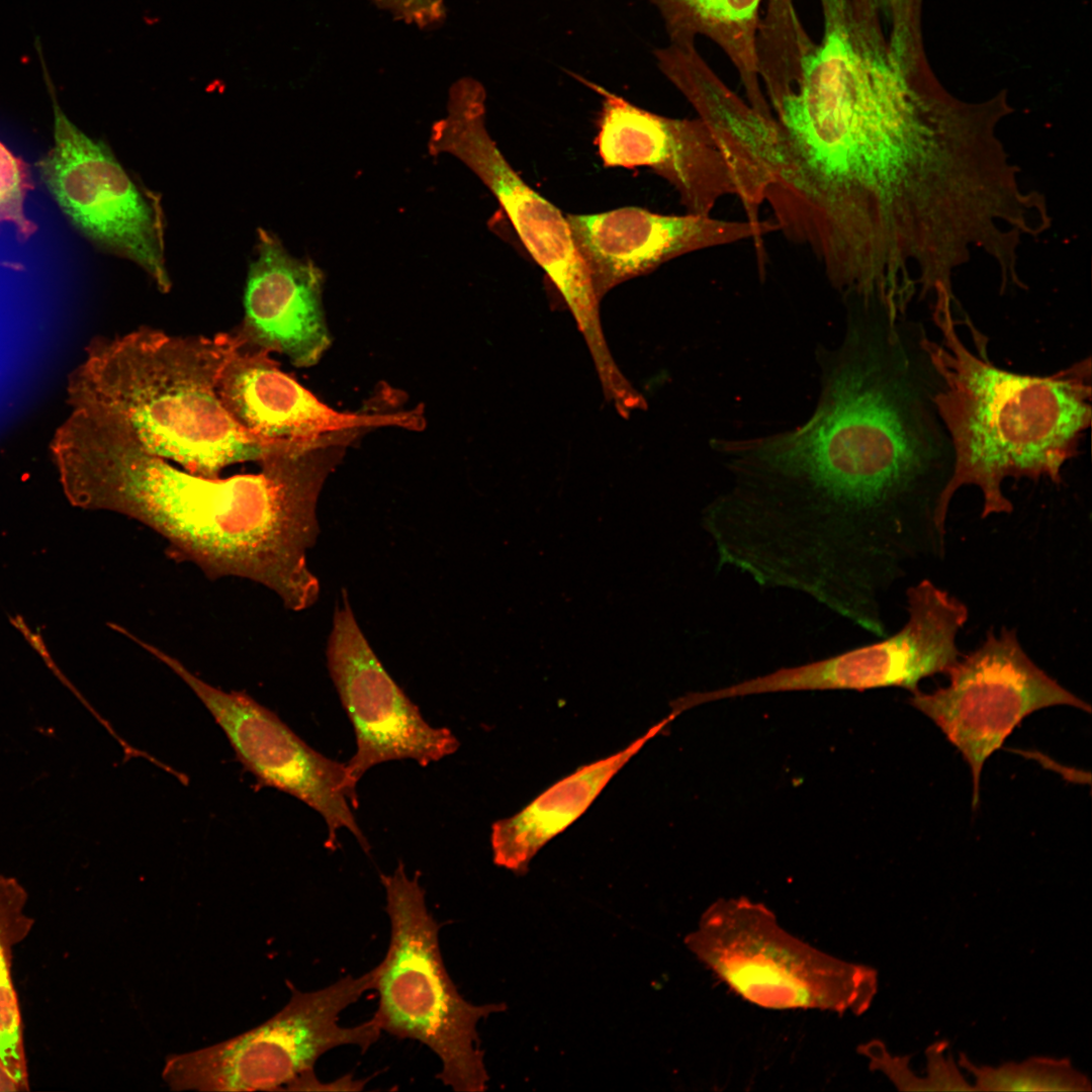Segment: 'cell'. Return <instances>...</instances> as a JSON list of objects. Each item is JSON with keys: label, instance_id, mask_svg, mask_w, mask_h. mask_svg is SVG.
<instances>
[{"label": "cell", "instance_id": "obj_1", "mask_svg": "<svg viewBox=\"0 0 1092 1092\" xmlns=\"http://www.w3.org/2000/svg\"><path fill=\"white\" fill-rule=\"evenodd\" d=\"M823 354L802 426L722 444L734 531L769 572L826 595L894 585L944 557L953 450L923 324L858 303Z\"/></svg>", "mask_w": 1092, "mask_h": 1092}, {"label": "cell", "instance_id": "obj_2", "mask_svg": "<svg viewBox=\"0 0 1092 1092\" xmlns=\"http://www.w3.org/2000/svg\"><path fill=\"white\" fill-rule=\"evenodd\" d=\"M53 451L74 506L145 525L164 538L173 558L209 579L262 584L293 612L316 603L320 582L306 553L320 534L317 499L340 447L282 451L256 473L212 478L149 453L108 415L76 411Z\"/></svg>", "mask_w": 1092, "mask_h": 1092}, {"label": "cell", "instance_id": "obj_3", "mask_svg": "<svg viewBox=\"0 0 1092 1092\" xmlns=\"http://www.w3.org/2000/svg\"><path fill=\"white\" fill-rule=\"evenodd\" d=\"M926 103L892 63L847 48L808 55L770 106L789 172L768 205L779 232L823 267L853 256L900 207L906 119Z\"/></svg>", "mask_w": 1092, "mask_h": 1092}, {"label": "cell", "instance_id": "obj_4", "mask_svg": "<svg viewBox=\"0 0 1092 1092\" xmlns=\"http://www.w3.org/2000/svg\"><path fill=\"white\" fill-rule=\"evenodd\" d=\"M933 321L941 342L927 348L941 379L935 395L949 436L954 464L943 497L948 512L956 492L976 486L981 518L1010 514L1007 478L1063 482V469L1080 452L1092 421L1091 358L1049 375L1021 374L994 364L987 339L972 334L976 352L961 339L951 300L936 301Z\"/></svg>", "mask_w": 1092, "mask_h": 1092}, {"label": "cell", "instance_id": "obj_5", "mask_svg": "<svg viewBox=\"0 0 1092 1092\" xmlns=\"http://www.w3.org/2000/svg\"><path fill=\"white\" fill-rule=\"evenodd\" d=\"M242 342L236 330L175 336L146 326L97 338L70 378L71 405L114 418L149 453L197 475L261 464L294 446L253 436L223 407L218 380Z\"/></svg>", "mask_w": 1092, "mask_h": 1092}, {"label": "cell", "instance_id": "obj_6", "mask_svg": "<svg viewBox=\"0 0 1092 1092\" xmlns=\"http://www.w3.org/2000/svg\"><path fill=\"white\" fill-rule=\"evenodd\" d=\"M380 879L390 939L385 957L371 970L372 989L379 998L372 1018L381 1031L429 1048L441 1062L438 1078L445 1086L484 1091L488 1074L477 1024L507 1005H475L459 993L444 965L439 924L428 909L418 875L408 877L399 862Z\"/></svg>", "mask_w": 1092, "mask_h": 1092}, {"label": "cell", "instance_id": "obj_7", "mask_svg": "<svg viewBox=\"0 0 1092 1092\" xmlns=\"http://www.w3.org/2000/svg\"><path fill=\"white\" fill-rule=\"evenodd\" d=\"M685 944L735 995L765 1009L860 1015L878 991L873 968L811 945L745 897L713 902Z\"/></svg>", "mask_w": 1092, "mask_h": 1092}, {"label": "cell", "instance_id": "obj_8", "mask_svg": "<svg viewBox=\"0 0 1092 1092\" xmlns=\"http://www.w3.org/2000/svg\"><path fill=\"white\" fill-rule=\"evenodd\" d=\"M372 980L370 970L315 991L291 988L287 1004L262 1024L200 1050L169 1055L162 1078L173 1091L288 1090L330 1050L366 1051L377 1041L382 1031L373 1018L355 1026L339 1022L340 1014L372 989Z\"/></svg>", "mask_w": 1092, "mask_h": 1092}, {"label": "cell", "instance_id": "obj_9", "mask_svg": "<svg viewBox=\"0 0 1092 1092\" xmlns=\"http://www.w3.org/2000/svg\"><path fill=\"white\" fill-rule=\"evenodd\" d=\"M429 149L434 155L453 156L489 189L529 254L560 292L592 355L604 354L608 348L600 326V299L566 215L522 179L490 136L486 92L479 81L464 77L453 83L447 114L433 125Z\"/></svg>", "mask_w": 1092, "mask_h": 1092}, {"label": "cell", "instance_id": "obj_10", "mask_svg": "<svg viewBox=\"0 0 1092 1092\" xmlns=\"http://www.w3.org/2000/svg\"><path fill=\"white\" fill-rule=\"evenodd\" d=\"M946 674V687L917 690L908 702L934 722L969 764L974 809L985 761L1025 717L1061 705L1091 711L1034 663L1017 632L1007 627L999 634L989 630L981 645L962 655Z\"/></svg>", "mask_w": 1092, "mask_h": 1092}, {"label": "cell", "instance_id": "obj_11", "mask_svg": "<svg viewBox=\"0 0 1092 1092\" xmlns=\"http://www.w3.org/2000/svg\"><path fill=\"white\" fill-rule=\"evenodd\" d=\"M48 84L54 104V145L37 162L46 187L91 243L131 261L161 292H169L172 281L159 199L138 185L105 144L67 117L50 80Z\"/></svg>", "mask_w": 1092, "mask_h": 1092}, {"label": "cell", "instance_id": "obj_12", "mask_svg": "<svg viewBox=\"0 0 1092 1092\" xmlns=\"http://www.w3.org/2000/svg\"><path fill=\"white\" fill-rule=\"evenodd\" d=\"M126 637L189 687L259 785L293 796L321 814L328 828L327 847L335 849L338 831L347 829L363 850L370 849L351 810L358 807V796L348 783L345 763L311 748L275 713L244 692L213 687L156 645L131 632Z\"/></svg>", "mask_w": 1092, "mask_h": 1092}, {"label": "cell", "instance_id": "obj_13", "mask_svg": "<svg viewBox=\"0 0 1092 1092\" xmlns=\"http://www.w3.org/2000/svg\"><path fill=\"white\" fill-rule=\"evenodd\" d=\"M908 619L879 641L827 658L744 679L722 688L725 699L782 692L902 688L946 673L962 653L958 635L969 619L959 598L922 578L906 589Z\"/></svg>", "mask_w": 1092, "mask_h": 1092}, {"label": "cell", "instance_id": "obj_14", "mask_svg": "<svg viewBox=\"0 0 1092 1092\" xmlns=\"http://www.w3.org/2000/svg\"><path fill=\"white\" fill-rule=\"evenodd\" d=\"M327 665L352 723L356 750L346 762L348 783L357 784L371 767L413 759L422 766L453 754L460 746L445 727H433L393 680L360 629L348 596L342 592L326 649Z\"/></svg>", "mask_w": 1092, "mask_h": 1092}, {"label": "cell", "instance_id": "obj_15", "mask_svg": "<svg viewBox=\"0 0 1092 1092\" xmlns=\"http://www.w3.org/2000/svg\"><path fill=\"white\" fill-rule=\"evenodd\" d=\"M584 83L603 97L595 143L605 167H647L675 189L691 214L711 215L720 200L737 195L728 161L701 118L659 115Z\"/></svg>", "mask_w": 1092, "mask_h": 1092}, {"label": "cell", "instance_id": "obj_16", "mask_svg": "<svg viewBox=\"0 0 1092 1092\" xmlns=\"http://www.w3.org/2000/svg\"><path fill=\"white\" fill-rule=\"evenodd\" d=\"M574 243L599 299L629 279L649 274L686 254L753 240L762 263V239L774 220L753 223L711 215L661 214L626 206L593 214H566Z\"/></svg>", "mask_w": 1092, "mask_h": 1092}, {"label": "cell", "instance_id": "obj_17", "mask_svg": "<svg viewBox=\"0 0 1092 1092\" xmlns=\"http://www.w3.org/2000/svg\"><path fill=\"white\" fill-rule=\"evenodd\" d=\"M228 414L262 440L302 447L351 441L382 426L416 428L413 414H348L322 402L283 372L266 350L244 344L226 361L217 384Z\"/></svg>", "mask_w": 1092, "mask_h": 1092}, {"label": "cell", "instance_id": "obj_18", "mask_svg": "<svg viewBox=\"0 0 1092 1092\" xmlns=\"http://www.w3.org/2000/svg\"><path fill=\"white\" fill-rule=\"evenodd\" d=\"M657 68L690 102L730 166L746 220L762 221L767 194L786 179L789 160L775 117L739 97L701 56L695 43H671L654 51Z\"/></svg>", "mask_w": 1092, "mask_h": 1092}, {"label": "cell", "instance_id": "obj_19", "mask_svg": "<svg viewBox=\"0 0 1092 1092\" xmlns=\"http://www.w3.org/2000/svg\"><path fill=\"white\" fill-rule=\"evenodd\" d=\"M324 274L292 255L274 234L259 229L244 294V317L235 330L244 344L286 356L292 365H315L332 343L324 300Z\"/></svg>", "mask_w": 1092, "mask_h": 1092}, {"label": "cell", "instance_id": "obj_20", "mask_svg": "<svg viewBox=\"0 0 1092 1092\" xmlns=\"http://www.w3.org/2000/svg\"><path fill=\"white\" fill-rule=\"evenodd\" d=\"M677 715L671 712L624 749L577 768L552 785L517 814L492 824L493 862L517 875L552 838L577 820L611 779Z\"/></svg>", "mask_w": 1092, "mask_h": 1092}, {"label": "cell", "instance_id": "obj_21", "mask_svg": "<svg viewBox=\"0 0 1092 1092\" xmlns=\"http://www.w3.org/2000/svg\"><path fill=\"white\" fill-rule=\"evenodd\" d=\"M645 1L657 9L669 42L696 44L698 37L714 42L737 72L748 104L765 116H774L758 69L762 0Z\"/></svg>", "mask_w": 1092, "mask_h": 1092}, {"label": "cell", "instance_id": "obj_22", "mask_svg": "<svg viewBox=\"0 0 1092 1092\" xmlns=\"http://www.w3.org/2000/svg\"><path fill=\"white\" fill-rule=\"evenodd\" d=\"M25 904L24 890L15 881L0 878V1063L27 1091L21 1017L11 977L13 947L26 937L33 925Z\"/></svg>", "mask_w": 1092, "mask_h": 1092}, {"label": "cell", "instance_id": "obj_23", "mask_svg": "<svg viewBox=\"0 0 1092 1092\" xmlns=\"http://www.w3.org/2000/svg\"><path fill=\"white\" fill-rule=\"evenodd\" d=\"M959 1065L972 1075L976 1091H1091L1089 1078L1066 1058L1031 1057L991 1067L976 1065L960 1053Z\"/></svg>", "mask_w": 1092, "mask_h": 1092}, {"label": "cell", "instance_id": "obj_24", "mask_svg": "<svg viewBox=\"0 0 1092 1092\" xmlns=\"http://www.w3.org/2000/svg\"><path fill=\"white\" fill-rule=\"evenodd\" d=\"M32 188L28 164L0 142V223L11 224L20 242H26L37 230L24 207Z\"/></svg>", "mask_w": 1092, "mask_h": 1092}, {"label": "cell", "instance_id": "obj_25", "mask_svg": "<svg viewBox=\"0 0 1092 1092\" xmlns=\"http://www.w3.org/2000/svg\"><path fill=\"white\" fill-rule=\"evenodd\" d=\"M857 1053L869 1061L873 1071L881 1072L901 1091H933L928 1078L917 1077L909 1067L910 1057H897L888 1052L878 1039L857 1046Z\"/></svg>", "mask_w": 1092, "mask_h": 1092}, {"label": "cell", "instance_id": "obj_26", "mask_svg": "<svg viewBox=\"0 0 1092 1092\" xmlns=\"http://www.w3.org/2000/svg\"><path fill=\"white\" fill-rule=\"evenodd\" d=\"M394 18L419 28L440 24L445 16L444 0H370Z\"/></svg>", "mask_w": 1092, "mask_h": 1092}, {"label": "cell", "instance_id": "obj_27", "mask_svg": "<svg viewBox=\"0 0 1092 1092\" xmlns=\"http://www.w3.org/2000/svg\"><path fill=\"white\" fill-rule=\"evenodd\" d=\"M946 1041H937L926 1051L927 1078L934 1091H976L957 1068L952 1057L944 1054Z\"/></svg>", "mask_w": 1092, "mask_h": 1092}, {"label": "cell", "instance_id": "obj_28", "mask_svg": "<svg viewBox=\"0 0 1092 1092\" xmlns=\"http://www.w3.org/2000/svg\"><path fill=\"white\" fill-rule=\"evenodd\" d=\"M365 1085L363 1080L353 1079L352 1076H344L334 1082H321L313 1071L307 1072L296 1079L288 1088L294 1091H359Z\"/></svg>", "mask_w": 1092, "mask_h": 1092}, {"label": "cell", "instance_id": "obj_29", "mask_svg": "<svg viewBox=\"0 0 1092 1092\" xmlns=\"http://www.w3.org/2000/svg\"><path fill=\"white\" fill-rule=\"evenodd\" d=\"M15 1091H23V1089L0 1063V1092Z\"/></svg>", "mask_w": 1092, "mask_h": 1092}, {"label": "cell", "instance_id": "obj_30", "mask_svg": "<svg viewBox=\"0 0 1092 1092\" xmlns=\"http://www.w3.org/2000/svg\"><path fill=\"white\" fill-rule=\"evenodd\" d=\"M879 12L884 14L887 18L892 11L900 5L904 0H870Z\"/></svg>", "mask_w": 1092, "mask_h": 1092}]
</instances>
